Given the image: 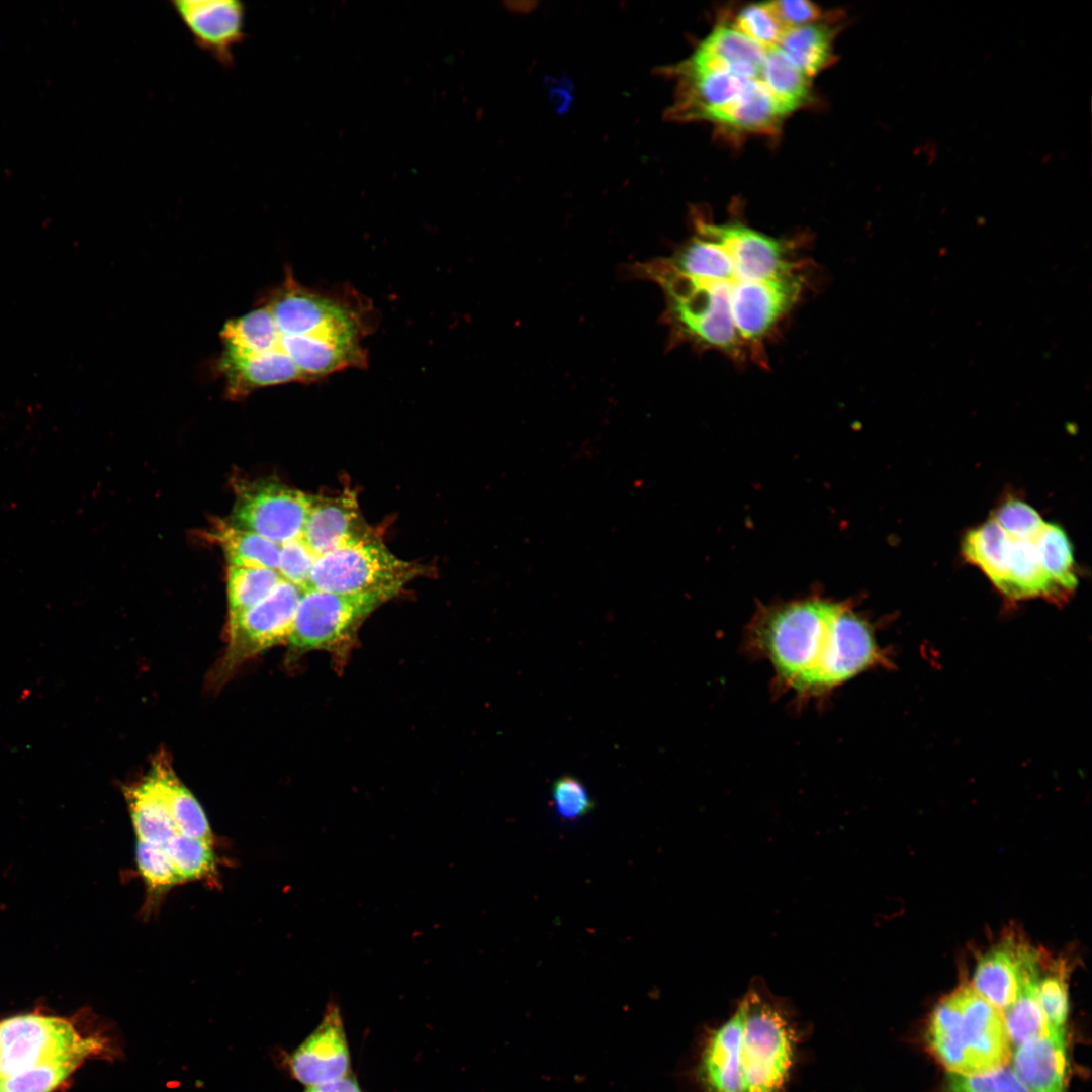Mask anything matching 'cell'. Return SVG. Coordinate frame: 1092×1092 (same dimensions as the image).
<instances>
[{
    "label": "cell",
    "instance_id": "obj_1",
    "mask_svg": "<svg viewBox=\"0 0 1092 1092\" xmlns=\"http://www.w3.org/2000/svg\"><path fill=\"white\" fill-rule=\"evenodd\" d=\"M630 269L662 291L671 343L760 366L767 364L768 343L809 283L808 262L793 242L739 221L701 217L669 255Z\"/></svg>",
    "mask_w": 1092,
    "mask_h": 1092
},
{
    "label": "cell",
    "instance_id": "obj_2",
    "mask_svg": "<svg viewBox=\"0 0 1092 1092\" xmlns=\"http://www.w3.org/2000/svg\"><path fill=\"white\" fill-rule=\"evenodd\" d=\"M745 646L769 663L777 690L800 705L823 700L888 663L862 615L848 603L818 596L760 607L747 627Z\"/></svg>",
    "mask_w": 1092,
    "mask_h": 1092
},
{
    "label": "cell",
    "instance_id": "obj_3",
    "mask_svg": "<svg viewBox=\"0 0 1092 1092\" xmlns=\"http://www.w3.org/2000/svg\"><path fill=\"white\" fill-rule=\"evenodd\" d=\"M925 1039L930 1052L951 1073H986L1005 1066L1011 1057L1003 1012L967 983L938 1002Z\"/></svg>",
    "mask_w": 1092,
    "mask_h": 1092
},
{
    "label": "cell",
    "instance_id": "obj_4",
    "mask_svg": "<svg viewBox=\"0 0 1092 1092\" xmlns=\"http://www.w3.org/2000/svg\"><path fill=\"white\" fill-rule=\"evenodd\" d=\"M742 1003L741 1092H782L794 1062V1029L758 993L750 991Z\"/></svg>",
    "mask_w": 1092,
    "mask_h": 1092
},
{
    "label": "cell",
    "instance_id": "obj_5",
    "mask_svg": "<svg viewBox=\"0 0 1092 1092\" xmlns=\"http://www.w3.org/2000/svg\"><path fill=\"white\" fill-rule=\"evenodd\" d=\"M419 566L391 553L374 534L317 556L309 588L337 594H383L393 598Z\"/></svg>",
    "mask_w": 1092,
    "mask_h": 1092
},
{
    "label": "cell",
    "instance_id": "obj_6",
    "mask_svg": "<svg viewBox=\"0 0 1092 1092\" xmlns=\"http://www.w3.org/2000/svg\"><path fill=\"white\" fill-rule=\"evenodd\" d=\"M391 597L337 594L307 588L298 603L286 644L292 652L336 651L346 646L364 620Z\"/></svg>",
    "mask_w": 1092,
    "mask_h": 1092
},
{
    "label": "cell",
    "instance_id": "obj_7",
    "mask_svg": "<svg viewBox=\"0 0 1092 1092\" xmlns=\"http://www.w3.org/2000/svg\"><path fill=\"white\" fill-rule=\"evenodd\" d=\"M303 592L282 579L263 601L228 621L226 648L211 677L215 686L255 655L287 642Z\"/></svg>",
    "mask_w": 1092,
    "mask_h": 1092
},
{
    "label": "cell",
    "instance_id": "obj_8",
    "mask_svg": "<svg viewBox=\"0 0 1092 1092\" xmlns=\"http://www.w3.org/2000/svg\"><path fill=\"white\" fill-rule=\"evenodd\" d=\"M81 1036L66 1019L28 1013L0 1021V1080L37 1064L71 1057L88 1058L101 1049Z\"/></svg>",
    "mask_w": 1092,
    "mask_h": 1092
},
{
    "label": "cell",
    "instance_id": "obj_9",
    "mask_svg": "<svg viewBox=\"0 0 1092 1092\" xmlns=\"http://www.w3.org/2000/svg\"><path fill=\"white\" fill-rule=\"evenodd\" d=\"M230 521L282 545L301 538L312 494L275 480H239Z\"/></svg>",
    "mask_w": 1092,
    "mask_h": 1092
},
{
    "label": "cell",
    "instance_id": "obj_10",
    "mask_svg": "<svg viewBox=\"0 0 1092 1092\" xmlns=\"http://www.w3.org/2000/svg\"><path fill=\"white\" fill-rule=\"evenodd\" d=\"M1046 959L1027 939L1011 932L979 957L970 986L1005 1011L1015 1002L1024 982L1039 975Z\"/></svg>",
    "mask_w": 1092,
    "mask_h": 1092
},
{
    "label": "cell",
    "instance_id": "obj_11",
    "mask_svg": "<svg viewBox=\"0 0 1092 1092\" xmlns=\"http://www.w3.org/2000/svg\"><path fill=\"white\" fill-rule=\"evenodd\" d=\"M171 6L195 44L224 67L246 37L245 3L238 0H172Z\"/></svg>",
    "mask_w": 1092,
    "mask_h": 1092
},
{
    "label": "cell",
    "instance_id": "obj_12",
    "mask_svg": "<svg viewBox=\"0 0 1092 1092\" xmlns=\"http://www.w3.org/2000/svg\"><path fill=\"white\" fill-rule=\"evenodd\" d=\"M293 1077L307 1086L335 1081L347 1075L350 1055L339 1007L327 1005L323 1020L290 1057Z\"/></svg>",
    "mask_w": 1092,
    "mask_h": 1092
},
{
    "label": "cell",
    "instance_id": "obj_13",
    "mask_svg": "<svg viewBox=\"0 0 1092 1092\" xmlns=\"http://www.w3.org/2000/svg\"><path fill=\"white\" fill-rule=\"evenodd\" d=\"M675 78L674 102L666 115L671 120H706L718 109L736 98L746 79L726 72L700 70L684 62L664 69Z\"/></svg>",
    "mask_w": 1092,
    "mask_h": 1092
},
{
    "label": "cell",
    "instance_id": "obj_14",
    "mask_svg": "<svg viewBox=\"0 0 1092 1092\" xmlns=\"http://www.w3.org/2000/svg\"><path fill=\"white\" fill-rule=\"evenodd\" d=\"M371 535L355 492L313 495L301 538L316 557Z\"/></svg>",
    "mask_w": 1092,
    "mask_h": 1092
},
{
    "label": "cell",
    "instance_id": "obj_15",
    "mask_svg": "<svg viewBox=\"0 0 1092 1092\" xmlns=\"http://www.w3.org/2000/svg\"><path fill=\"white\" fill-rule=\"evenodd\" d=\"M743 1015L741 1001L732 1016L707 1036L697 1070L704 1092H741Z\"/></svg>",
    "mask_w": 1092,
    "mask_h": 1092
},
{
    "label": "cell",
    "instance_id": "obj_16",
    "mask_svg": "<svg viewBox=\"0 0 1092 1092\" xmlns=\"http://www.w3.org/2000/svg\"><path fill=\"white\" fill-rule=\"evenodd\" d=\"M217 368L225 381V393L242 399L257 389L278 384L303 382L290 359L280 351L240 355L223 350Z\"/></svg>",
    "mask_w": 1092,
    "mask_h": 1092
},
{
    "label": "cell",
    "instance_id": "obj_17",
    "mask_svg": "<svg viewBox=\"0 0 1092 1092\" xmlns=\"http://www.w3.org/2000/svg\"><path fill=\"white\" fill-rule=\"evenodd\" d=\"M765 49L731 25L715 28L684 62L696 69L759 79Z\"/></svg>",
    "mask_w": 1092,
    "mask_h": 1092
},
{
    "label": "cell",
    "instance_id": "obj_18",
    "mask_svg": "<svg viewBox=\"0 0 1092 1092\" xmlns=\"http://www.w3.org/2000/svg\"><path fill=\"white\" fill-rule=\"evenodd\" d=\"M1013 1071L1029 1092H1065L1067 1043L1065 1028L1049 1025V1032L1016 1048Z\"/></svg>",
    "mask_w": 1092,
    "mask_h": 1092
},
{
    "label": "cell",
    "instance_id": "obj_19",
    "mask_svg": "<svg viewBox=\"0 0 1092 1092\" xmlns=\"http://www.w3.org/2000/svg\"><path fill=\"white\" fill-rule=\"evenodd\" d=\"M791 113L759 79L749 81L740 94L708 119L733 133L776 131Z\"/></svg>",
    "mask_w": 1092,
    "mask_h": 1092
},
{
    "label": "cell",
    "instance_id": "obj_20",
    "mask_svg": "<svg viewBox=\"0 0 1092 1092\" xmlns=\"http://www.w3.org/2000/svg\"><path fill=\"white\" fill-rule=\"evenodd\" d=\"M124 794L139 841L164 845L177 834L164 792L152 770L128 786Z\"/></svg>",
    "mask_w": 1092,
    "mask_h": 1092
},
{
    "label": "cell",
    "instance_id": "obj_21",
    "mask_svg": "<svg viewBox=\"0 0 1092 1092\" xmlns=\"http://www.w3.org/2000/svg\"><path fill=\"white\" fill-rule=\"evenodd\" d=\"M202 537L220 546L228 566L278 568L281 545L230 520H214Z\"/></svg>",
    "mask_w": 1092,
    "mask_h": 1092
},
{
    "label": "cell",
    "instance_id": "obj_22",
    "mask_svg": "<svg viewBox=\"0 0 1092 1092\" xmlns=\"http://www.w3.org/2000/svg\"><path fill=\"white\" fill-rule=\"evenodd\" d=\"M151 770L162 787L177 834L211 842L212 832L202 807L164 755L155 759Z\"/></svg>",
    "mask_w": 1092,
    "mask_h": 1092
},
{
    "label": "cell",
    "instance_id": "obj_23",
    "mask_svg": "<svg viewBox=\"0 0 1092 1092\" xmlns=\"http://www.w3.org/2000/svg\"><path fill=\"white\" fill-rule=\"evenodd\" d=\"M1009 548L1010 536L990 518L965 535L962 551L964 557L979 567L1000 590L1006 578Z\"/></svg>",
    "mask_w": 1092,
    "mask_h": 1092
},
{
    "label": "cell",
    "instance_id": "obj_24",
    "mask_svg": "<svg viewBox=\"0 0 1092 1092\" xmlns=\"http://www.w3.org/2000/svg\"><path fill=\"white\" fill-rule=\"evenodd\" d=\"M835 29L825 23H810L787 30L778 48L808 77L833 62Z\"/></svg>",
    "mask_w": 1092,
    "mask_h": 1092
},
{
    "label": "cell",
    "instance_id": "obj_25",
    "mask_svg": "<svg viewBox=\"0 0 1092 1092\" xmlns=\"http://www.w3.org/2000/svg\"><path fill=\"white\" fill-rule=\"evenodd\" d=\"M220 337L224 350L240 355L279 351L280 333L265 304L229 321L223 326Z\"/></svg>",
    "mask_w": 1092,
    "mask_h": 1092
},
{
    "label": "cell",
    "instance_id": "obj_26",
    "mask_svg": "<svg viewBox=\"0 0 1092 1092\" xmlns=\"http://www.w3.org/2000/svg\"><path fill=\"white\" fill-rule=\"evenodd\" d=\"M759 80L790 112L809 101L810 77L778 47L766 51Z\"/></svg>",
    "mask_w": 1092,
    "mask_h": 1092
},
{
    "label": "cell",
    "instance_id": "obj_27",
    "mask_svg": "<svg viewBox=\"0 0 1092 1092\" xmlns=\"http://www.w3.org/2000/svg\"><path fill=\"white\" fill-rule=\"evenodd\" d=\"M281 580L276 569L228 566L229 620L263 601Z\"/></svg>",
    "mask_w": 1092,
    "mask_h": 1092
},
{
    "label": "cell",
    "instance_id": "obj_28",
    "mask_svg": "<svg viewBox=\"0 0 1092 1092\" xmlns=\"http://www.w3.org/2000/svg\"><path fill=\"white\" fill-rule=\"evenodd\" d=\"M1035 542L1042 568L1068 596L1075 590L1078 579L1073 548L1066 532L1059 525L1045 522Z\"/></svg>",
    "mask_w": 1092,
    "mask_h": 1092
},
{
    "label": "cell",
    "instance_id": "obj_29",
    "mask_svg": "<svg viewBox=\"0 0 1092 1092\" xmlns=\"http://www.w3.org/2000/svg\"><path fill=\"white\" fill-rule=\"evenodd\" d=\"M1038 976L1024 982L1015 1002L1004 1011L1009 1039L1016 1048L1049 1032V1023L1036 995Z\"/></svg>",
    "mask_w": 1092,
    "mask_h": 1092
},
{
    "label": "cell",
    "instance_id": "obj_30",
    "mask_svg": "<svg viewBox=\"0 0 1092 1092\" xmlns=\"http://www.w3.org/2000/svg\"><path fill=\"white\" fill-rule=\"evenodd\" d=\"M181 882L210 878L215 873V856L211 842L175 834L164 844Z\"/></svg>",
    "mask_w": 1092,
    "mask_h": 1092
},
{
    "label": "cell",
    "instance_id": "obj_31",
    "mask_svg": "<svg viewBox=\"0 0 1092 1092\" xmlns=\"http://www.w3.org/2000/svg\"><path fill=\"white\" fill-rule=\"evenodd\" d=\"M85 1059L71 1056L37 1064L1 1079V1092H52Z\"/></svg>",
    "mask_w": 1092,
    "mask_h": 1092
},
{
    "label": "cell",
    "instance_id": "obj_32",
    "mask_svg": "<svg viewBox=\"0 0 1092 1092\" xmlns=\"http://www.w3.org/2000/svg\"><path fill=\"white\" fill-rule=\"evenodd\" d=\"M1068 963L1046 959L1036 982V995L1051 1027L1065 1028L1069 1012Z\"/></svg>",
    "mask_w": 1092,
    "mask_h": 1092
},
{
    "label": "cell",
    "instance_id": "obj_33",
    "mask_svg": "<svg viewBox=\"0 0 1092 1092\" xmlns=\"http://www.w3.org/2000/svg\"><path fill=\"white\" fill-rule=\"evenodd\" d=\"M135 861L141 877L153 894H162L180 883L164 845L138 840Z\"/></svg>",
    "mask_w": 1092,
    "mask_h": 1092
},
{
    "label": "cell",
    "instance_id": "obj_34",
    "mask_svg": "<svg viewBox=\"0 0 1092 1092\" xmlns=\"http://www.w3.org/2000/svg\"><path fill=\"white\" fill-rule=\"evenodd\" d=\"M944 1092H1029V1090L1012 1068L1002 1066L977 1075L948 1072Z\"/></svg>",
    "mask_w": 1092,
    "mask_h": 1092
},
{
    "label": "cell",
    "instance_id": "obj_35",
    "mask_svg": "<svg viewBox=\"0 0 1092 1092\" xmlns=\"http://www.w3.org/2000/svg\"><path fill=\"white\" fill-rule=\"evenodd\" d=\"M731 26L765 49L777 47L786 32L768 2L743 8Z\"/></svg>",
    "mask_w": 1092,
    "mask_h": 1092
},
{
    "label": "cell",
    "instance_id": "obj_36",
    "mask_svg": "<svg viewBox=\"0 0 1092 1092\" xmlns=\"http://www.w3.org/2000/svg\"><path fill=\"white\" fill-rule=\"evenodd\" d=\"M992 518L1009 536L1017 539L1035 538L1045 523L1035 509L1015 498L1004 502Z\"/></svg>",
    "mask_w": 1092,
    "mask_h": 1092
},
{
    "label": "cell",
    "instance_id": "obj_37",
    "mask_svg": "<svg viewBox=\"0 0 1092 1092\" xmlns=\"http://www.w3.org/2000/svg\"><path fill=\"white\" fill-rule=\"evenodd\" d=\"M552 802L558 816L567 821L579 819L594 808L584 785L571 776H563L555 781Z\"/></svg>",
    "mask_w": 1092,
    "mask_h": 1092
},
{
    "label": "cell",
    "instance_id": "obj_38",
    "mask_svg": "<svg viewBox=\"0 0 1092 1092\" xmlns=\"http://www.w3.org/2000/svg\"><path fill=\"white\" fill-rule=\"evenodd\" d=\"M315 559L303 539L297 538L281 545L277 571L282 579L305 590Z\"/></svg>",
    "mask_w": 1092,
    "mask_h": 1092
},
{
    "label": "cell",
    "instance_id": "obj_39",
    "mask_svg": "<svg viewBox=\"0 0 1092 1092\" xmlns=\"http://www.w3.org/2000/svg\"><path fill=\"white\" fill-rule=\"evenodd\" d=\"M768 3L786 31L815 22L821 13L818 6L806 0H782Z\"/></svg>",
    "mask_w": 1092,
    "mask_h": 1092
},
{
    "label": "cell",
    "instance_id": "obj_40",
    "mask_svg": "<svg viewBox=\"0 0 1092 1092\" xmlns=\"http://www.w3.org/2000/svg\"><path fill=\"white\" fill-rule=\"evenodd\" d=\"M305 1092H362L353 1076L346 1075L335 1081L308 1086Z\"/></svg>",
    "mask_w": 1092,
    "mask_h": 1092
},
{
    "label": "cell",
    "instance_id": "obj_41",
    "mask_svg": "<svg viewBox=\"0 0 1092 1092\" xmlns=\"http://www.w3.org/2000/svg\"><path fill=\"white\" fill-rule=\"evenodd\" d=\"M0 1092H1V1085H0Z\"/></svg>",
    "mask_w": 1092,
    "mask_h": 1092
}]
</instances>
